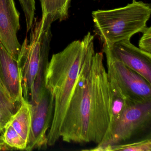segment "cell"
Listing matches in <instances>:
<instances>
[{"label": "cell", "mask_w": 151, "mask_h": 151, "mask_svg": "<svg viewBox=\"0 0 151 151\" xmlns=\"http://www.w3.org/2000/svg\"><path fill=\"white\" fill-rule=\"evenodd\" d=\"M3 143L11 149L25 150L27 143L16 131L13 126L7 122L4 128V131L1 134Z\"/></svg>", "instance_id": "14"}, {"label": "cell", "mask_w": 151, "mask_h": 151, "mask_svg": "<svg viewBox=\"0 0 151 151\" xmlns=\"http://www.w3.org/2000/svg\"><path fill=\"white\" fill-rule=\"evenodd\" d=\"M83 41L75 40L62 51L53 55L46 70L45 86L54 99L53 116L47 133V145H55L83 57Z\"/></svg>", "instance_id": "2"}, {"label": "cell", "mask_w": 151, "mask_h": 151, "mask_svg": "<svg viewBox=\"0 0 151 151\" xmlns=\"http://www.w3.org/2000/svg\"><path fill=\"white\" fill-rule=\"evenodd\" d=\"M110 86L111 90L110 118L109 125L106 133L109 132L116 124V123L121 119L125 111L129 108L137 103H140L135 102L126 98L118 90L111 86L110 85Z\"/></svg>", "instance_id": "13"}, {"label": "cell", "mask_w": 151, "mask_h": 151, "mask_svg": "<svg viewBox=\"0 0 151 151\" xmlns=\"http://www.w3.org/2000/svg\"><path fill=\"white\" fill-rule=\"evenodd\" d=\"M151 151V138L150 137L143 140L132 141L122 145L107 146L103 150V151Z\"/></svg>", "instance_id": "15"}, {"label": "cell", "mask_w": 151, "mask_h": 151, "mask_svg": "<svg viewBox=\"0 0 151 151\" xmlns=\"http://www.w3.org/2000/svg\"><path fill=\"white\" fill-rule=\"evenodd\" d=\"M151 100L137 103L129 108L120 120L104 137L101 143L90 151H102L105 147L129 143L150 129Z\"/></svg>", "instance_id": "5"}, {"label": "cell", "mask_w": 151, "mask_h": 151, "mask_svg": "<svg viewBox=\"0 0 151 151\" xmlns=\"http://www.w3.org/2000/svg\"><path fill=\"white\" fill-rule=\"evenodd\" d=\"M106 59L107 74L109 84L124 96L137 102L151 100V84L142 76L127 67L104 44Z\"/></svg>", "instance_id": "6"}, {"label": "cell", "mask_w": 151, "mask_h": 151, "mask_svg": "<svg viewBox=\"0 0 151 151\" xmlns=\"http://www.w3.org/2000/svg\"><path fill=\"white\" fill-rule=\"evenodd\" d=\"M9 148L2 141H0V150H9Z\"/></svg>", "instance_id": "19"}, {"label": "cell", "mask_w": 151, "mask_h": 151, "mask_svg": "<svg viewBox=\"0 0 151 151\" xmlns=\"http://www.w3.org/2000/svg\"><path fill=\"white\" fill-rule=\"evenodd\" d=\"M30 104L31 124L27 147L25 150L47 148V133L53 116L54 99L45 86L38 102Z\"/></svg>", "instance_id": "7"}, {"label": "cell", "mask_w": 151, "mask_h": 151, "mask_svg": "<svg viewBox=\"0 0 151 151\" xmlns=\"http://www.w3.org/2000/svg\"><path fill=\"white\" fill-rule=\"evenodd\" d=\"M143 35L139 42V48L151 53V27H145L142 32Z\"/></svg>", "instance_id": "18"}, {"label": "cell", "mask_w": 151, "mask_h": 151, "mask_svg": "<svg viewBox=\"0 0 151 151\" xmlns=\"http://www.w3.org/2000/svg\"><path fill=\"white\" fill-rule=\"evenodd\" d=\"M94 37L83 39V57L60 130L67 143H101L110 122L111 90L103 54L95 53Z\"/></svg>", "instance_id": "1"}, {"label": "cell", "mask_w": 151, "mask_h": 151, "mask_svg": "<svg viewBox=\"0 0 151 151\" xmlns=\"http://www.w3.org/2000/svg\"><path fill=\"white\" fill-rule=\"evenodd\" d=\"M107 45L117 59L151 84V53L137 47L130 40Z\"/></svg>", "instance_id": "9"}, {"label": "cell", "mask_w": 151, "mask_h": 151, "mask_svg": "<svg viewBox=\"0 0 151 151\" xmlns=\"http://www.w3.org/2000/svg\"><path fill=\"white\" fill-rule=\"evenodd\" d=\"M0 80L13 101L20 106L23 99L21 68L0 41Z\"/></svg>", "instance_id": "10"}, {"label": "cell", "mask_w": 151, "mask_h": 151, "mask_svg": "<svg viewBox=\"0 0 151 151\" xmlns=\"http://www.w3.org/2000/svg\"><path fill=\"white\" fill-rule=\"evenodd\" d=\"M8 122L28 144L31 124L29 102L23 99L17 111L12 116Z\"/></svg>", "instance_id": "11"}, {"label": "cell", "mask_w": 151, "mask_h": 151, "mask_svg": "<svg viewBox=\"0 0 151 151\" xmlns=\"http://www.w3.org/2000/svg\"><path fill=\"white\" fill-rule=\"evenodd\" d=\"M52 23L46 18H35L31 29L29 42L25 38L21 47L18 60L21 68L23 96L29 101L38 70L43 49L51 44Z\"/></svg>", "instance_id": "4"}, {"label": "cell", "mask_w": 151, "mask_h": 151, "mask_svg": "<svg viewBox=\"0 0 151 151\" xmlns=\"http://www.w3.org/2000/svg\"><path fill=\"white\" fill-rule=\"evenodd\" d=\"M0 107L13 115L19 106L17 105L9 96L6 90L0 80Z\"/></svg>", "instance_id": "17"}, {"label": "cell", "mask_w": 151, "mask_h": 151, "mask_svg": "<svg viewBox=\"0 0 151 151\" xmlns=\"http://www.w3.org/2000/svg\"><path fill=\"white\" fill-rule=\"evenodd\" d=\"M42 18H47L52 23L62 22L68 17L71 0H39Z\"/></svg>", "instance_id": "12"}, {"label": "cell", "mask_w": 151, "mask_h": 151, "mask_svg": "<svg viewBox=\"0 0 151 151\" xmlns=\"http://www.w3.org/2000/svg\"><path fill=\"white\" fill-rule=\"evenodd\" d=\"M20 15L14 0H0V41L17 60L22 47L17 38Z\"/></svg>", "instance_id": "8"}, {"label": "cell", "mask_w": 151, "mask_h": 151, "mask_svg": "<svg viewBox=\"0 0 151 151\" xmlns=\"http://www.w3.org/2000/svg\"><path fill=\"white\" fill-rule=\"evenodd\" d=\"M0 141H2V142H3L2 140V137H1V134H0Z\"/></svg>", "instance_id": "20"}, {"label": "cell", "mask_w": 151, "mask_h": 151, "mask_svg": "<svg viewBox=\"0 0 151 151\" xmlns=\"http://www.w3.org/2000/svg\"><path fill=\"white\" fill-rule=\"evenodd\" d=\"M151 14L150 4L132 0L122 7L98 10L92 13L95 32L104 44L130 39L142 32Z\"/></svg>", "instance_id": "3"}, {"label": "cell", "mask_w": 151, "mask_h": 151, "mask_svg": "<svg viewBox=\"0 0 151 151\" xmlns=\"http://www.w3.org/2000/svg\"><path fill=\"white\" fill-rule=\"evenodd\" d=\"M25 17L26 31L31 29L35 19L36 10L35 0H19Z\"/></svg>", "instance_id": "16"}]
</instances>
